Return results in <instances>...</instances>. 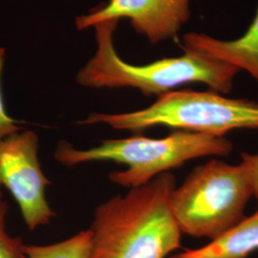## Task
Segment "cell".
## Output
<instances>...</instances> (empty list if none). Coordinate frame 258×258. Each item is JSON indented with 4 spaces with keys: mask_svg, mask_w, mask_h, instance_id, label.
<instances>
[{
    "mask_svg": "<svg viewBox=\"0 0 258 258\" xmlns=\"http://www.w3.org/2000/svg\"><path fill=\"white\" fill-rule=\"evenodd\" d=\"M175 186L166 172L99 205L89 258H166L181 249L183 233L169 204Z\"/></svg>",
    "mask_w": 258,
    "mask_h": 258,
    "instance_id": "6da1fadb",
    "label": "cell"
},
{
    "mask_svg": "<svg viewBox=\"0 0 258 258\" xmlns=\"http://www.w3.org/2000/svg\"><path fill=\"white\" fill-rule=\"evenodd\" d=\"M118 20L96 24L98 49L77 75V83L89 88H135L145 96H162L187 83H204L223 95L231 92L238 68L184 47V54L148 64L133 65L117 54L113 35Z\"/></svg>",
    "mask_w": 258,
    "mask_h": 258,
    "instance_id": "7a4b0ae2",
    "label": "cell"
},
{
    "mask_svg": "<svg viewBox=\"0 0 258 258\" xmlns=\"http://www.w3.org/2000/svg\"><path fill=\"white\" fill-rule=\"evenodd\" d=\"M232 148V143L226 137L175 130L164 138L137 134L129 138L104 140L88 149H78L67 142H60L54 156L66 166L91 162L124 165L127 168L111 172L109 180L122 187L134 188L196 158L228 156Z\"/></svg>",
    "mask_w": 258,
    "mask_h": 258,
    "instance_id": "3957f363",
    "label": "cell"
},
{
    "mask_svg": "<svg viewBox=\"0 0 258 258\" xmlns=\"http://www.w3.org/2000/svg\"><path fill=\"white\" fill-rule=\"evenodd\" d=\"M81 124H106L140 133L153 126L225 137L235 129H258V102L214 91L184 89L158 97L147 108L120 114L92 113Z\"/></svg>",
    "mask_w": 258,
    "mask_h": 258,
    "instance_id": "277c9868",
    "label": "cell"
},
{
    "mask_svg": "<svg viewBox=\"0 0 258 258\" xmlns=\"http://www.w3.org/2000/svg\"><path fill=\"white\" fill-rule=\"evenodd\" d=\"M253 196L244 169L220 160L195 167L183 184L175 186L169 204L183 234L218 238L239 224Z\"/></svg>",
    "mask_w": 258,
    "mask_h": 258,
    "instance_id": "5b68a950",
    "label": "cell"
},
{
    "mask_svg": "<svg viewBox=\"0 0 258 258\" xmlns=\"http://www.w3.org/2000/svg\"><path fill=\"white\" fill-rule=\"evenodd\" d=\"M50 184L39 164L37 133L23 130L0 139V191L4 186L13 195L30 231L56 216L46 199Z\"/></svg>",
    "mask_w": 258,
    "mask_h": 258,
    "instance_id": "8992f818",
    "label": "cell"
},
{
    "mask_svg": "<svg viewBox=\"0 0 258 258\" xmlns=\"http://www.w3.org/2000/svg\"><path fill=\"white\" fill-rule=\"evenodd\" d=\"M191 17L190 0H109L76 19L83 31L107 20L128 19L132 28L150 43L175 38Z\"/></svg>",
    "mask_w": 258,
    "mask_h": 258,
    "instance_id": "52a82bcc",
    "label": "cell"
},
{
    "mask_svg": "<svg viewBox=\"0 0 258 258\" xmlns=\"http://www.w3.org/2000/svg\"><path fill=\"white\" fill-rule=\"evenodd\" d=\"M183 41L185 48L244 70L258 83V9L246 33L236 39L223 40L202 33H187Z\"/></svg>",
    "mask_w": 258,
    "mask_h": 258,
    "instance_id": "ba28073f",
    "label": "cell"
},
{
    "mask_svg": "<svg viewBox=\"0 0 258 258\" xmlns=\"http://www.w3.org/2000/svg\"><path fill=\"white\" fill-rule=\"evenodd\" d=\"M258 250V210L203 247L184 249L170 258H248Z\"/></svg>",
    "mask_w": 258,
    "mask_h": 258,
    "instance_id": "9c48e42d",
    "label": "cell"
},
{
    "mask_svg": "<svg viewBox=\"0 0 258 258\" xmlns=\"http://www.w3.org/2000/svg\"><path fill=\"white\" fill-rule=\"evenodd\" d=\"M91 229L50 245H23L24 258H89L92 248Z\"/></svg>",
    "mask_w": 258,
    "mask_h": 258,
    "instance_id": "30bf717a",
    "label": "cell"
},
{
    "mask_svg": "<svg viewBox=\"0 0 258 258\" xmlns=\"http://www.w3.org/2000/svg\"><path fill=\"white\" fill-rule=\"evenodd\" d=\"M8 208V203L0 191V258H24L22 239L7 231Z\"/></svg>",
    "mask_w": 258,
    "mask_h": 258,
    "instance_id": "8fae6325",
    "label": "cell"
},
{
    "mask_svg": "<svg viewBox=\"0 0 258 258\" xmlns=\"http://www.w3.org/2000/svg\"><path fill=\"white\" fill-rule=\"evenodd\" d=\"M5 60V49L0 47V77ZM22 128L19 126V121L10 117L5 108L4 100L2 97L1 87H0V139L7 137L14 133L21 131Z\"/></svg>",
    "mask_w": 258,
    "mask_h": 258,
    "instance_id": "7c38bea8",
    "label": "cell"
},
{
    "mask_svg": "<svg viewBox=\"0 0 258 258\" xmlns=\"http://www.w3.org/2000/svg\"><path fill=\"white\" fill-rule=\"evenodd\" d=\"M240 166H242L248 177L253 196L258 201V153H242Z\"/></svg>",
    "mask_w": 258,
    "mask_h": 258,
    "instance_id": "4fadbf2b",
    "label": "cell"
}]
</instances>
